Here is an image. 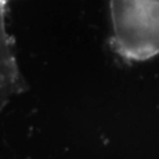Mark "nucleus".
Listing matches in <instances>:
<instances>
[{"label":"nucleus","instance_id":"f257e3e1","mask_svg":"<svg viewBox=\"0 0 159 159\" xmlns=\"http://www.w3.org/2000/svg\"><path fill=\"white\" fill-rule=\"evenodd\" d=\"M113 45L129 60L159 54V0H110Z\"/></svg>","mask_w":159,"mask_h":159}]
</instances>
